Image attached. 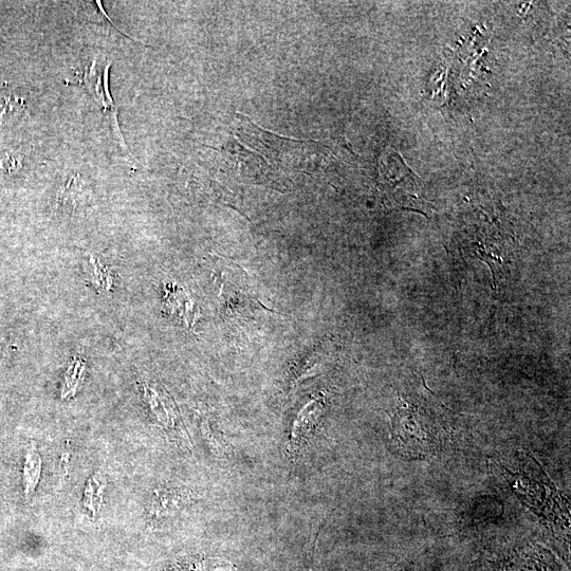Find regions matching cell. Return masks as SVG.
<instances>
[{
	"mask_svg": "<svg viewBox=\"0 0 571 571\" xmlns=\"http://www.w3.org/2000/svg\"><path fill=\"white\" fill-rule=\"evenodd\" d=\"M306 571H310V565L307 567Z\"/></svg>",
	"mask_w": 571,
	"mask_h": 571,
	"instance_id": "8",
	"label": "cell"
},
{
	"mask_svg": "<svg viewBox=\"0 0 571 571\" xmlns=\"http://www.w3.org/2000/svg\"><path fill=\"white\" fill-rule=\"evenodd\" d=\"M42 472V458L36 450V446L31 444L27 451L26 463L24 467V487L25 494L30 497L38 486Z\"/></svg>",
	"mask_w": 571,
	"mask_h": 571,
	"instance_id": "6",
	"label": "cell"
},
{
	"mask_svg": "<svg viewBox=\"0 0 571 571\" xmlns=\"http://www.w3.org/2000/svg\"><path fill=\"white\" fill-rule=\"evenodd\" d=\"M323 408L324 404L320 398L313 399L304 405L296 419L293 420L286 444L287 454L293 460L301 455L311 432L318 425Z\"/></svg>",
	"mask_w": 571,
	"mask_h": 571,
	"instance_id": "5",
	"label": "cell"
},
{
	"mask_svg": "<svg viewBox=\"0 0 571 571\" xmlns=\"http://www.w3.org/2000/svg\"><path fill=\"white\" fill-rule=\"evenodd\" d=\"M449 432L427 404L400 399L392 414V446L405 460L434 457L448 444Z\"/></svg>",
	"mask_w": 571,
	"mask_h": 571,
	"instance_id": "2",
	"label": "cell"
},
{
	"mask_svg": "<svg viewBox=\"0 0 571 571\" xmlns=\"http://www.w3.org/2000/svg\"><path fill=\"white\" fill-rule=\"evenodd\" d=\"M22 103L20 99L13 97L0 98V120L12 118V114L20 112Z\"/></svg>",
	"mask_w": 571,
	"mask_h": 571,
	"instance_id": "7",
	"label": "cell"
},
{
	"mask_svg": "<svg viewBox=\"0 0 571 571\" xmlns=\"http://www.w3.org/2000/svg\"><path fill=\"white\" fill-rule=\"evenodd\" d=\"M109 67L110 63L107 61L95 60L84 70L79 83L87 90L88 95L95 100L98 106L102 108L104 114L108 115V120L112 123L119 141L123 142L118 125L117 108L108 88Z\"/></svg>",
	"mask_w": 571,
	"mask_h": 571,
	"instance_id": "4",
	"label": "cell"
},
{
	"mask_svg": "<svg viewBox=\"0 0 571 571\" xmlns=\"http://www.w3.org/2000/svg\"><path fill=\"white\" fill-rule=\"evenodd\" d=\"M470 571H567V569L554 552L543 545L519 542L486 549L473 562Z\"/></svg>",
	"mask_w": 571,
	"mask_h": 571,
	"instance_id": "3",
	"label": "cell"
},
{
	"mask_svg": "<svg viewBox=\"0 0 571 571\" xmlns=\"http://www.w3.org/2000/svg\"><path fill=\"white\" fill-rule=\"evenodd\" d=\"M513 492L548 524L564 564L569 568L570 512L569 502L551 482L543 468L531 455H520L517 472L504 470Z\"/></svg>",
	"mask_w": 571,
	"mask_h": 571,
	"instance_id": "1",
	"label": "cell"
}]
</instances>
